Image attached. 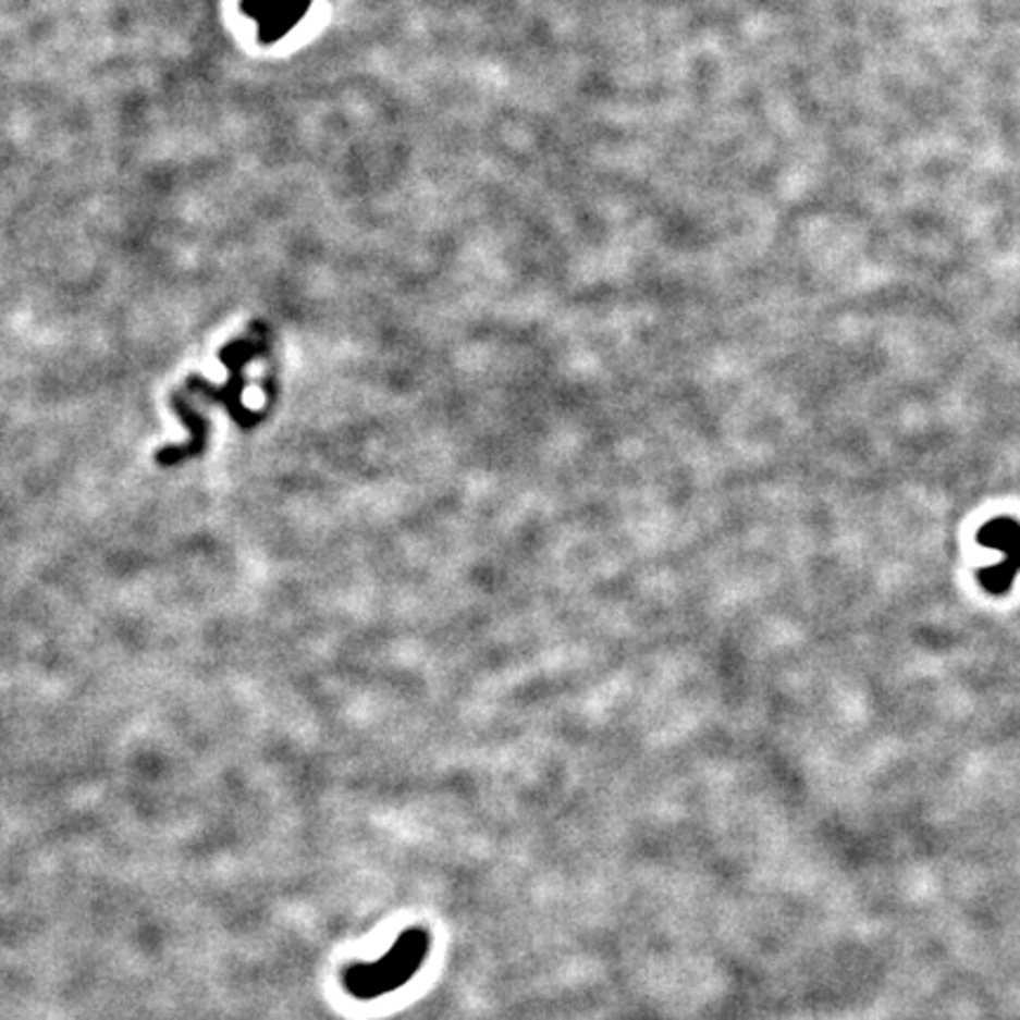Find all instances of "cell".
<instances>
[{
  "label": "cell",
  "instance_id": "obj_1",
  "mask_svg": "<svg viewBox=\"0 0 1020 1020\" xmlns=\"http://www.w3.org/2000/svg\"><path fill=\"white\" fill-rule=\"evenodd\" d=\"M258 355H270V343H265V327H262V341L260 343H254L250 339H236L232 345L222 347L220 359H222V365L230 369V381L225 385H213V383H208L206 379H201V376H189V379L185 381V385L180 388V393H185V395L187 393L189 395L197 393L206 402L220 404V407L228 411V416L242 430L256 428L258 423L265 421V418H268L270 407H265L260 411L248 409L242 404V393H244V388L248 385L246 373H244L246 365H248V361H254Z\"/></svg>",
  "mask_w": 1020,
  "mask_h": 1020
},
{
  "label": "cell",
  "instance_id": "obj_2",
  "mask_svg": "<svg viewBox=\"0 0 1020 1020\" xmlns=\"http://www.w3.org/2000/svg\"><path fill=\"white\" fill-rule=\"evenodd\" d=\"M978 541L1001 555L999 563L978 575L981 586L990 595L1009 593L1013 579L1020 575V525L1011 518H995L981 527Z\"/></svg>",
  "mask_w": 1020,
  "mask_h": 1020
},
{
  "label": "cell",
  "instance_id": "obj_3",
  "mask_svg": "<svg viewBox=\"0 0 1020 1020\" xmlns=\"http://www.w3.org/2000/svg\"><path fill=\"white\" fill-rule=\"evenodd\" d=\"M171 404H173V409H175L180 421H183L185 428L189 430L192 438L185 444L163 446V450L157 454V464L165 466V468L183 464L185 458H194V456L204 454L206 446H208V421H206V416H201L197 409H194L189 404V400L183 393H180V390H175V393L171 395Z\"/></svg>",
  "mask_w": 1020,
  "mask_h": 1020
}]
</instances>
